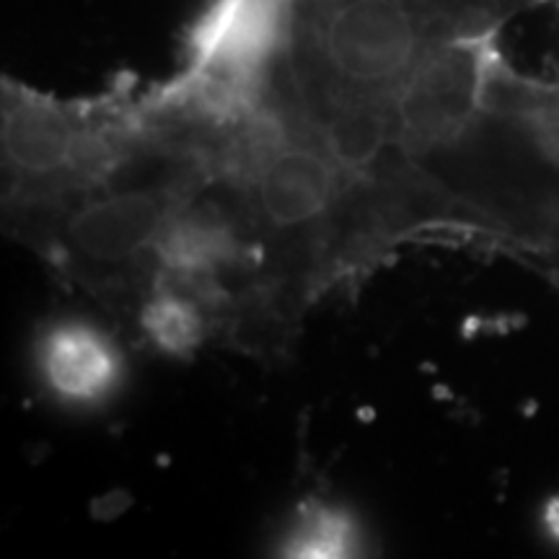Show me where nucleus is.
Here are the masks:
<instances>
[{"label": "nucleus", "instance_id": "nucleus-3", "mask_svg": "<svg viewBox=\"0 0 559 559\" xmlns=\"http://www.w3.org/2000/svg\"><path fill=\"white\" fill-rule=\"evenodd\" d=\"M215 306L200 293L153 280L151 296L140 304L138 326L158 353L190 358L213 332Z\"/></svg>", "mask_w": 559, "mask_h": 559}, {"label": "nucleus", "instance_id": "nucleus-4", "mask_svg": "<svg viewBox=\"0 0 559 559\" xmlns=\"http://www.w3.org/2000/svg\"><path fill=\"white\" fill-rule=\"evenodd\" d=\"M360 547L358 528L342 508H300L283 542L285 557H349Z\"/></svg>", "mask_w": 559, "mask_h": 559}, {"label": "nucleus", "instance_id": "nucleus-1", "mask_svg": "<svg viewBox=\"0 0 559 559\" xmlns=\"http://www.w3.org/2000/svg\"><path fill=\"white\" fill-rule=\"evenodd\" d=\"M143 151L115 179L75 200L58 215L52 239L62 264L91 285H117L153 272L156 243L169 221L200 194L210 177L205 160L169 145L158 171L140 169Z\"/></svg>", "mask_w": 559, "mask_h": 559}, {"label": "nucleus", "instance_id": "nucleus-2", "mask_svg": "<svg viewBox=\"0 0 559 559\" xmlns=\"http://www.w3.org/2000/svg\"><path fill=\"white\" fill-rule=\"evenodd\" d=\"M37 366L47 389L68 404H99L120 386V347L88 321H55L37 345Z\"/></svg>", "mask_w": 559, "mask_h": 559}, {"label": "nucleus", "instance_id": "nucleus-5", "mask_svg": "<svg viewBox=\"0 0 559 559\" xmlns=\"http://www.w3.org/2000/svg\"><path fill=\"white\" fill-rule=\"evenodd\" d=\"M528 130L534 135L536 145L559 166V102L536 104L526 109Z\"/></svg>", "mask_w": 559, "mask_h": 559}, {"label": "nucleus", "instance_id": "nucleus-6", "mask_svg": "<svg viewBox=\"0 0 559 559\" xmlns=\"http://www.w3.org/2000/svg\"><path fill=\"white\" fill-rule=\"evenodd\" d=\"M542 526H544V531H547L549 539L559 544V492L551 495V498L547 500V506H544Z\"/></svg>", "mask_w": 559, "mask_h": 559}]
</instances>
